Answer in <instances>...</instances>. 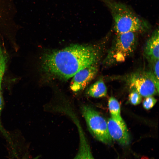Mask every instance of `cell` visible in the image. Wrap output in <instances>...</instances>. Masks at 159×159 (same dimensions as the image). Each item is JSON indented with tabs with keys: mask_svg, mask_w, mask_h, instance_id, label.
I'll return each instance as SVG.
<instances>
[{
	"mask_svg": "<svg viewBox=\"0 0 159 159\" xmlns=\"http://www.w3.org/2000/svg\"><path fill=\"white\" fill-rule=\"evenodd\" d=\"M131 90L132 91L129 95V101L134 105H138L142 101V96L136 90L134 89Z\"/></svg>",
	"mask_w": 159,
	"mask_h": 159,
	"instance_id": "obj_13",
	"label": "cell"
},
{
	"mask_svg": "<svg viewBox=\"0 0 159 159\" xmlns=\"http://www.w3.org/2000/svg\"><path fill=\"white\" fill-rule=\"evenodd\" d=\"M108 106L111 118L118 121L123 120L121 116L119 103L115 98L111 97L109 98Z\"/></svg>",
	"mask_w": 159,
	"mask_h": 159,
	"instance_id": "obj_11",
	"label": "cell"
},
{
	"mask_svg": "<svg viewBox=\"0 0 159 159\" xmlns=\"http://www.w3.org/2000/svg\"><path fill=\"white\" fill-rule=\"evenodd\" d=\"M82 115L91 134L99 141L110 145L112 140L109 132L107 122L97 111L91 107L84 105L81 108Z\"/></svg>",
	"mask_w": 159,
	"mask_h": 159,
	"instance_id": "obj_4",
	"label": "cell"
},
{
	"mask_svg": "<svg viewBox=\"0 0 159 159\" xmlns=\"http://www.w3.org/2000/svg\"><path fill=\"white\" fill-rule=\"evenodd\" d=\"M98 72L95 65L87 67L78 72L72 77L70 88L76 92L84 89L94 79Z\"/></svg>",
	"mask_w": 159,
	"mask_h": 159,
	"instance_id": "obj_7",
	"label": "cell"
},
{
	"mask_svg": "<svg viewBox=\"0 0 159 159\" xmlns=\"http://www.w3.org/2000/svg\"><path fill=\"white\" fill-rule=\"evenodd\" d=\"M80 136V145L78 151L73 159H95L90 147L80 125H77Z\"/></svg>",
	"mask_w": 159,
	"mask_h": 159,
	"instance_id": "obj_9",
	"label": "cell"
},
{
	"mask_svg": "<svg viewBox=\"0 0 159 159\" xmlns=\"http://www.w3.org/2000/svg\"><path fill=\"white\" fill-rule=\"evenodd\" d=\"M100 55L98 49L93 45H72L44 54L42 68L52 78L67 80L80 70L95 65Z\"/></svg>",
	"mask_w": 159,
	"mask_h": 159,
	"instance_id": "obj_1",
	"label": "cell"
},
{
	"mask_svg": "<svg viewBox=\"0 0 159 159\" xmlns=\"http://www.w3.org/2000/svg\"><path fill=\"white\" fill-rule=\"evenodd\" d=\"M156 102V100L152 96L146 97L143 102V107L146 110H149L154 106Z\"/></svg>",
	"mask_w": 159,
	"mask_h": 159,
	"instance_id": "obj_14",
	"label": "cell"
},
{
	"mask_svg": "<svg viewBox=\"0 0 159 159\" xmlns=\"http://www.w3.org/2000/svg\"><path fill=\"white\" fill-rule=\"evenodd\" d=\"M107 123L109 132L112 140L122 146L129 145L130 137L123 120L118 121L111 117L108 119Z\"/></svg>",
	"mask_w": 159,
	"mask_h": 159,
	"instance_id": "obj_6",
	"label": "cell"
},
{
	"mask_svg": "<svg viewBox=\"0 0 159 159\" xmlns=\"http://www.w3.org/2000/svg\"><path fill=\"white\" fill-rule=\"evenodd\" d=\"M137 41L135 33L117 34L104 64L108 66L125 61L134 52Z\"/></svg>",
	"mask_w": 159,
	"mask_h": 159,
	"instance_id": "obj_3",
	"label": "cell"
},
{
	"mask_svg": "<svg viewBox=\"0 0 159 159\" xmlns=\"http://www.w3.org/2000/svg\"><path fill=\"white\" fill-rule=\"evenodd\" d=\"M89 96L95 98H100L106 96L107 87L103 80L100 79L92 85L87 91Z\"/></svg>",
	"mask_w": 159,
	"mask_h": 159,
	"instance_id": "obj_10",
	"label": "cell"
},
{
	"mask_svg": "<svg viewBox=\"0 0 159 159\" xmlns=\"http://www.w3.org/2000/svg\"><path fill=\"white\" fill-rule=\"evenodd\" d=\"M125 80L130 88L137 90L142 96L146 97L158 93L159 81L150 71L137 72L128 75Z\"/></svg>",
	"mask_w": 159,
	"mask_h": 159,
	"instance_id": "obj_5",
	"label": "cell"
},
{
	"mask_svg": "<svg viewBox=\"0 0 159 159\" xmlns=\"http://www.w3.org/2000/svg\"><path fill=\"white\" fill-rule=\"evenodd\" d=\"M159 30L155 29L146 41L143 49L145 57L151 63L159 60Z\"/></svg>",
	"mask_w": 159,
	"mask_h": 159,
	"instance_id": "obj_8",
	"label": "cell"
},
{
	"mask_svg": "<svg viewBox=\"0 0 159 159\" xmlns=\"http://www.w3.org/2000/svg\"><path fill=\"white\" fill-rule=\"evenodd\" d=\"M6 66V58L4 57H0V115L2 108L3 100L1 94V86ZM0 130L6 136L7 135L3 129L0 121Z\"/></svg>",
	"mask_w": 159,
	"mask_h": 159,
	"instance_id": "obj_12",
	"label": "cell"
},
{
	"mask_svg": "<svg viewBox=\"0 0 159 159\" xmlns=\"http://www.w3.org/2000/svg\"><path fill=\"white\" fill-rule=\"evenodd\" d=\"M110 10L117 34L137 33L148 28L147 23L126 5L115 0H100Z\"/></svg>",
	"mask_w": 159,
	"mask_h": 159,
	"instance_id": "obj_2",
	"label": "cell"
}]
</instances>
